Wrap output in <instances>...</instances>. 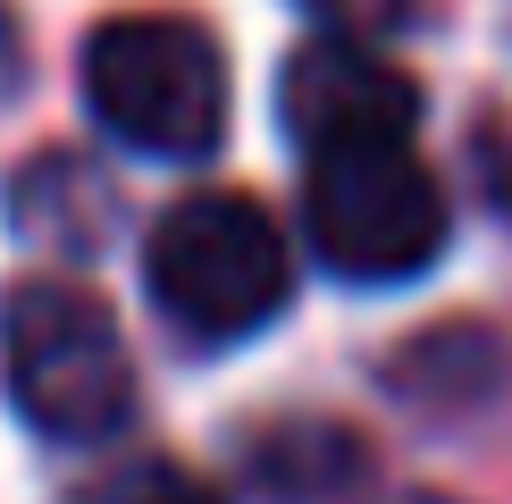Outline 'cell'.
I'll list each match as a JSON object with an SVG mask.
<instances>
[{"label": "cell", "instance_id": "30bf717a", "mask_svg": "<svg viewBox=\"0 0 512 504\" xmlns=\"http://www.w3.org/2000/svg\"><path fill=\"white\" fill-rule=\"evenodd\" d=\"M17 76H26V34H17V17L0 9V93H17Z\"/></svg>", "mask_w": 512, "mask_h": 504}, {"label": "cell", "instance_id": "5b68a950", "mask_svg": "<svg viewBox=\"0 0 512 504\" xmlns=\"http://www.w3.org/2000/svg\"><path fill=\"white\" fill-rule=\"evenodd\" d=\"M277 118H286L303 160H336V152H395L420 126V84L378 59L353 34H311L286 51L277 68Z\"/></svg>", "mask_w": 512, "mask_h": 504}, {"label": "cell", "instance_id": "7a4b0ae2", "mask_svg": "<svg viewBox=\"0 0 512 504\" xmlns=\"http://www.w3.org/2000/svg\"><path fill=\"white\" fill-rule=\"evenodd\" d=\"M143 286L152 311L185 345H244L261 336L294 294V261L277 219L252 194L202 185V194L168 202L143 236Z\"/></svg>", "mask_w": 512, "mask_h": 504}, {"label": "cell", "instance_id": "6da1fadb", "mask_svg": "<svg viewBox=\"0 0 512 504\" xmlns=\"http://www.w3.org/2000/svg\"><path fill=\"white\" fill-rule=\"evenodd\" d=\"M0 387L42 446H110L135 420V353L76 278H17L0 294Z\"/></svg>", "mask_w": 512, "mask_h": 504}, {"label": "cell", "instance_id": "9c48e42d", "mask_svg": "<svg viewBox=\"0 0 512 504\" xmlns=\"http://www.w3.org/2000/svg\"><path fill=\"white\" fill-rule=\"evenodd\" d=\"M294 9H311L328 34H353V42H378V34H403L429 0H294Z\"/></svg>", "mask_w": 512, "mask_h": 504}, {"label": "cell", "instance_id": "8992f818", "mask_svg": "<svg viewBox=\"0 0 512 504\" xmlns=\"http://www.w3.org/2000/svg\"><path fill=\"white\" fill-rule=\"evenodd\" d=\"M512 387V345L487 320H437L387 353V395L420 420H479Z\"/></svg>", "mask_w": 512, "mask_h": 504}, {"label": "cell", "instance_id": "ba28073f", "mask_svg": "<svg viewBox=\"0 0 512 504\" xmlns=\"http://www.w3.org/2000/svg\"><path fill=\"white\" fill-rule=\"evenodd\" d=\"M68 504H227V488L202 479L194 462H177V454H135V462L93 471Z\"/></svg>", "mask_w": 512, "mask_h": 504}, {"label": "cell", "instance_id": "277c9868", "mask_svg": "<svg viewBox=\"0 0 512 504\" xmlns=\"http://www.w3.org/2000/svg\"><path fill=\"white\" fill-rule=\"evenodd\" d=\"M303 236L311 252L353 286H403L445 252L454 210L429 160H412V143L395 152H336L303 168Z\"/></svg>", "mask_w": 512, "mask_h": 504}, {"label": "cell", "instance_id": "52a82bcc", "mask_svg": "<svg viewBox=\"0 0 512 504\" xmlns=\"http://www.w3.org/2000/svg\"><path fill=\"white\" fill-rule=\"evenodd\" d=\"M244 462L277 504H319V496L353 488V479H370V446L353 429H328V420H286V429L252 437Z\"/></svg>", "mask_w": 512, "mask_h": 504}, {"label": "cell", "instance_id": "3957f363", "mask_svg": "<svg viewBox=\"0 0 512 504\" xmlns=\"http://www.w3.org/2000/svg\"><path fill=\"white\" fill-rule=\"evenodd\" d=\"M84 110L135 160H210L227 135V51L202 17L135 9L84 34Z\"/></svg>", "mask_w": 512, "mask_h": 504}]
</instances>
